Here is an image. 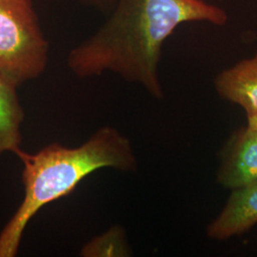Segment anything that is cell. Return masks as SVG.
Returning a JSON list of instances; mask_svg holds the SVG:
<instances>
[{
    "label": "cell",
    "instance_id": "cell-1",
    "mask_svg": "<svg viewBox=\"0 0 257 257\" xmlns=\"http://www.w3.org/2000/svg\"><path fill=\"white\" fill-rule=\"evenodd\" d=\"M195 21L221 26L228 15L205 0H115L108 19L72 49L68 66L82 78L118 74L161 99L158 68L163 44L179 25Z\"/></svg>",
    "mask_w": 257,
    "mask_h": 257
},
{
    "label": "cell",
    "instance_id": "cell-2",
    "mask_svg": "<svg viewBox=\"0 0 257 257\" xmlns=\"http://www.w3.org/2000/svg\"><path fill=\"white\" fill-rule=\"evenodd\" d=\"M23 164L24 198L0 232V257H15L30 220L50 203L73 193L93 172L111 168L133 172L138 161L128 138L116 128L104 127L81 146L54 143L36 154L19 149L15 154Z\"/></svg>",
    "mask_w": 257,
    "mask_h": 257
},
{
    "label": "cell",
    "instance_id": "cell-3",
    "mask_svg": "<svg viewBox=\"0 0 257 257\" xmlns=\"http://www.w3.org/2000/svg\"><path fill=\"white\" fill-rule=\"evenodd\" d=\"M49 43L32 0H0V74L18 86L46 70Z\"/></svg>",
    "mask_w": 257,
    "mask_h": 257
},
{
    "label": "cell",
    "instance_id": "cell-4",
    "mask_svg": "<svg viewBox=\"0 0 257 257\" xmlns=\"http://www.w3.org/2000/svg\"><path fill=\"white\" fill-rule=\"evenodd\" d=\"M216 180L231 191L257 182V128L247 125L230 136L221 154Z\"/></svg>",
    "mask_w": 257,
    "mask_h": 257
},
{
    "label": "cell",
    "instance_id": "cell-5",
    "mask_svg": "<svg viewBox=\"0 0 257 257\" xmlns=\"http://www.w3.org/2000/svg\"><path fill=\"white\" fill-rule=\"evenodd\" d=\"M257 225V182L232 190L219 214L207 228L212 240H228Z\"/></svg>",
    "mask_w": 257,
    "mask_h": 257
},
{
    "label": "cell",
    "instance_id": "cell-6",
    "mask_svg": "<svg viewBox=\"0 0 257 257\" xmlns=\"http://www.w3.org/2000/svg\"><path fill=\"white\" fill-rule=\"evenodd\" d=\"M214 87L221 98L241 107L247 116L257 115V54L222 71Z\"/></svg>",
    "mask_w": 257,
    "mask_h": 257
},
{
    "label": "cell",
    "instance_id": "cell-7",
    "mask_svg": "<svg viewBox=\"0 0 257 257\" xmlns=\"http://www.w3.org/2000/svg\"><path fill=\"white\" fill-rule=\"evenodd\" d=\"M18 85L0 74V156L16 154L22 141L21 124L24 110L17 93Z\"/></svg>",
    "mask_w": 257,
    "mask_h": 257
},
{
    "label": "cell",
    "instance_id": "cell-8",
    "mask_svg": "<svg viewBox=\"0 0 257 257\" xmlns=\"http://www.w3.org/2000/svg\"><path fill=\"white\" fill-rule=\"evenodd\" d=\"M128 253L125 232L119 227H114L92 239L81 250V255L84 256H127Z\"/></svg>",
    "mask_w": 257,
    "mask_h": 257
},
{
    "label": "cell",
    "instance_id": "cell-9",
    "mask_svg": "<svg viewBox=\"0 0 257 257\" xmlns=\"http://www.w3.org/2000/svg\"><path fill=\"white\" fill-rule=\"evenodd\" d=\"M82 1L91 6L95 7L96 9L103 10V11L111 10L115 3V0H82Z\"/></svg>",
    "mask_w": 257,
    "mask_h": 257
},
{
    "label": "cell",
    "instance_id": "cell-10",
    "mask_svg": "<svg viewBox=\"0 0 257 257\" xmlns=\"http://www.w3.org/2000/svg\"><path fill=\"white\" fill-rule=\"evenodd\" d=\"M248 117V125L252 128H257V115L247 116Z\"/></svg>",
    "mask_w": 257,
    "mask_h": 257
}]
</instances>
